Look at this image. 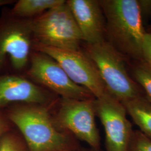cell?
Returning a JSON list of instances; mask_svg holds the SVG:
<instances>
[{
  "label": "cell",
  "mask_w": 151,
  "mask_h": 151,
  "mask_svg": "<svg viewBox=\"0 0 151 151\" xmlns=\"http://www.w3.org/2000/svg\"><path fill=\"white\" fill-rule=\"evenodd\" d=\"M9 117L21 132L29 151H70L68 138L56 128L43 105L27 104L14 108Z\"/></svg>",
  "instance_id": "7a4b0ae2"
},
{
  "label": "cell",
  "mask_w": 151,
  "mask_h": 151,
  "mask_svg": "<svg viewBox=\"0 0 151 151\" xmlns=\"http://www.w3.org/2000/svg\"><path fill=\"white\" fill-rule=\"evenodd\" d=\"M64 2V0H20L13 7L12 13L22 19L37 17Z\"/></svg>",
  "instance_id": "4fadbf2b"
},
{
  "label": "cell",
  "mask_w": 151,
  "mask_h": 151,
  "mask_svg": "<svg viewBox=\"0 0 151 151\" xmlns=\"http://www.w3.org/2000/svg\"><path fill=\"white\" fill-rule=\"evenodd\" d=\"M48 100L47 93L31 81L17 76H0V107L14 103L43 105Z\"/></svg>",
  "instance_id": "8fae6325"
},
{
  "label": "cell",
  "mask_w": 151,
  "mask_h": 151,
  "mask_svg": "<svg viewBox=\"0 0 151 151\" xmlns=\"http://www.w3.org/2000/svg\"><path fill=\"white\" fill-rule=\"evenodd\" d=\"M30 22L35 43L54 48L80 49L82 37L65 1Z\"/></svg>",
  "instance_id": "277c9868"
},
{
  "label": "cell",
  "mask_w": 151,
  "mask_h": 151,
  "mask_svg": "<svg viewBox=\"0 0 151 151\" xmlns=\"http://www.w3.org/2000/svg\"><path fill=\"white\" fill-rule=\"evenodd\" d=\"M147 32H151V27H150V29L148 30Z\"/></svg>",
  "instance_id": "7402d4cb"
},
{
  "label": "cell",
  "mask_w": 151,
  "mask_h": 151,
  "mask_svg": "<svg viewBox=\"0 0 151 151\" xmlns=\"http://www.w3.org/2000/svg\"><path fill=\"white\" fill-rule=\"evenodd\" d=\"M32 37L30 20L9 22L0 27V66L9 57L15 69L24 68L29 60Z\"/></svg>",
  "instance_id": "9c48e42d"
},
{
  "label": "cell",
  "mask_w": 151,
  "mask_h": 151,
  "mask_svg": "<svg viewBox=\"0 0 151 151\" xmlns=\"http://www.w3.org/2000/svg\"><path fill=\"white\" fill-rule=\"evenodd\" d=\"M81 33L83 42L94 44L105 40V19L100 1H66Z\"/></svg>",
  "instance_id": "30bf717a"
},
{
  "label": "cell",
  "mask_w": 151,
  "mask_h": 151,
  "mask_svg": "<svg viewBox=\"0 0 151 151\" xmlns=\"http://www.w3.org/2000/svg\"><path fill=\"white\" fill-rule=\"evenodd\" d=\"M123 104L138 130L151 139V103L141 96Z\"/></svg>",
  "instance_id": "7c38bea8"
},
{
  "label": "cell",
  "mask_w": 151,
  "mask_h": 151,
  "mask_svg": "<svg viewBox=\"0 0 151 151\" xmlns=\"http://www.w3.org/2000/svg\"><path fill=\"white\" fill-rule=\"evenodd\" d=\"M9 2H10V1H6V0H0V6L5 5L6 4H9Z\"/></svg>",
  "instance_id": "ffe728a7"
},
{
  "label": "cell",
  "mask_w": 151,
  "mask_h": 151,
  "mask_svg": "<svg viewBox=\"0 0 151 151\" xmlns=\"http://www.w3.org/2000/svg\"><path fill=\"white\" fill-rule=\"evenodd\" d=\"M38 52L47 54L56 60L70 80L86 88L95 99L109 93L95 65L85 52L54 48L34 43Z\"/></svg>",
  "instance_id": "5b68a950"
},
{
  "label": "cell",
  "mask_w": 151,
  "mask_h": 151,
  "mask_svg": "<svg viewBox=\"0 0 151 151\" xmlns=\"http://www.w3.org/2000/svg\"><path fill=\"white\" fill-rule=\"evenodd\" d=\"M95 98L63 99L57 115L60 126L70 131L91 148L100 149V139L95 122Z\"/></svg>",
  "instance_id": "52a82bcc"
},
{
  "label": "cell",
  "mask_w": 151,
  "mask_h": 151,
  "mask_svg": "<svg viewBox=\"0 0 151 151\" xmlns=\"http://www.w3.org/2000/svg\"><path fill=\"white\" fill-rule=\"evenodd\" d=\"M128 151H151V139L139 130H134Z\"/></svg>",
  "instance_id": "9a60e30c"
},
{
  "label": "cell",
  "mask_w": 151,
  "mask_h": 151,
  "mask_svg": "<svg viewBox=\"0 0 151 151\" xmlns=\"http://www.w3.org/2000/svg\"><path fill=\"white\" fill-rule=\"evenodd\" d=\"M85 49L110 95L122 103L144 96L141 88L129 74L126 58L107 41L85 44Z\"/></svg>",
  "instance_id": "3957f363"
},
{
  "label": "cell",
  "mask_w": 151,
  "mask_h": 151,
  "mask_svg": "<svg viewBox=\"0 0 151 151\" xmlns=\"http://www.w3.org/2000/svg\"><path fill=\"white\" fill-rule=\"evenodd\" d=\"M143 22L151 17V0H138Z\"/></svg>",
  "instance_id": "ac0fdd59"
},
{
  "label": "cell",
  "mask_w": 151,
  "mask_h": 151,
  "mask_svg": "<svg viewBox=\"0 0 151 151\" xmlns=\"http://www.w3.org/2000/svg\"><path fill=\"white\" fill-rule=\"evenodd\" d=\"M100 3L105 19V40L125 58L143 60L146 31L138 0H101Z\"/></svg>",
  "instance_id": "6da1fadb"
},
{
  "label": "cell",
  "mask_w": 151,
  "mask_h": 151,
  "mask_svg": "<svg viewBox=\"0 0 151 151\" xmlns=\"http://www.w3.org/2000/svg\"><path fill=\"white\" fill-rule=\"evenodd\" d=\"M131 71V76L141 88L144 96L151 103V65L144 60L134 61Z\"/></svg>",
  "instance_id": "5bb4252c"
},
{
  "label": "cell",
  "mask_w": 151,
  "mask_h": 151,
  "mask_svg": "<svg viewBox=\"0 0 151 151\" xmlns=\"http://www.w3.org/2000/svg\"><path fill=\"white\" fill-rule=\"evenodd\" d=\"M94 103L105 131L106 151H128L134 129L123 104L109 93Z\"/></svg>",
  "instance_id": "8992f818"
},
{
  "label": "cell",
  "mask_w": 151,
  "mask_h": 151,
  "mask_svg": "<svg viewBox=\"0 0 151 151\" xmlns=\"http://www.w3.org/2000/svg\"><path fill=\"white\" fill-rule=\"evenodd\" d=\"M86 151H101L100 149H94V148H90V149Z\"/></svg>",
  "instance_id": "44dd1931"
},
{
  "label": "cell",
  "mask_w": 151,
  "mask_h": 151,
  "mask_svg": "<svg viewBox=\"0 0 151 151\" xmlns=\"http://www.w3.org/2000/svg\"><path fill=\"white\" fill-rule=\"evenodd\" d=\"M28 75L63 99L86 100L94 98L86 88L70 80L59 63L52 57L38 52L32 55Z\"/></svg>",
  "instance_id": "ba28073f"
},
{
  "label": "cell",
  "mask_w": 151,
  "mask_h": 151,
  "mask_svg": "<svg viewBox=\"0 0 151 151\" xmlns=\"http://www.w3.org/2000/svg\"><path fill=\"white\" fill-rule=\"evenodd\" d=\"M143 60L151 66V32H147L144 36L142 44Z\"/></svg>",
  "instance_id": "e0dca14e"
},
{
  "label": "cell",
  "mask_w": 151,
  "mask_h": 151,
  "mask_svg": "<svg viewBox=\"0 0 151 151\" xmlns=\"http://www.w3.org/2000/svg\"><path fill=\"white\" fill-rule=\"evenodd\" d=\"M4 127H5L4 122L2 118V116L0 114V139L2 137V133H3L4 130Z\"/></svg>",
  "instance_id": "d6986e66"
},
{
  "label": "cell",
  "mask_w": 151,
  "mask_h": 151,
  "mask_svg": "<svg viewBox=\"0 0 151 151\" xmlns=\"http://www.w3.org/2000/svg\"><path fill=\"white\" fill-rule=\"evenodd\" d=\"M0 151H27L25 146L15 137L11 134L2 136L0 139Z\"/></svg>",
  "instance_id": "2e32d148"
}]
</instances>
